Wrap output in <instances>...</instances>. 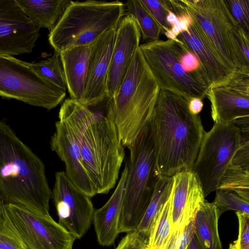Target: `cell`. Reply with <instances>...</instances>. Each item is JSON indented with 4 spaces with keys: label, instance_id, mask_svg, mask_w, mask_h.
Returning <instances> with one entry per match:
<instances>
[{
    "label": "cell",
    "instance_id": "2",
    "mask_svg": "<svg viewBox=\"0 0 249 249\" xmlns=\"http://www.w3.org/2000/svg\"><path fill=\"white\" fill-rule=\"evenodd\" d=\"M151 122L159 176L192 170L206 131L200 117L190 112L188 101L160 90Z\"/></svg>",
    "mask_w": 249,
    "mask_h": 249
},
{
    "label": "cell",
    "instance_id": "42",
    "mask_svg": "<svg viewBox=\"0 0 249 249\" xmlns=\"http://www.w3.org/2000/svg\"><path fill=\"white\" fill-rule=\"evenodd\" d=\"M169 241H170V239H169V241L160 249H168V247H169Z\"/></svg>",
    "mask_w": 249,
    "mask_h": 249
},
{
    "label": "cell",
    "instance_id": "38",
    "mask_svg": "<svg viewBox=\"0 0 249 249\" xmlns=\"http://www.w3.org/2000/svg\"><path fill=\"white\" fill-rule=\"evenodd\" d=\"M179 232L178 228H176L173 231L169 241V245L168 249H178V239Z\"/></svg>",
    "mask_w": 249,
    "mask_h": 249
},
{
    "label": "cell",
    "instance_id": "33",
    "mask_svg": "<svg viewBox=\"0 0 249 249\" xmlns=\"http://www.w3.org/2000/svg\"><path fill=\"white\" fill-rule=\"evenodd\" d=\"M219 85L230 88L249 97V74L234 71L224 82Z\"/></svg>",
    "mask_w": 249,
    "mask_h": 249
},
{
    "label": "cell",
    "instance_id": "27",
    "mask_svg": "<svg viewBox=\"0 0 249 249\" xmlns=\"http://www.w3.org/2000/svg\"><path fill=\"white\" fill-rule=\"evenodd\" d=\"M0 249H28L0 201Z\"/></svg>",
    "mask_w": 249,
    "mask_h": 249
},
{
    "label": "cell",
    "instance_id": "28",
    "mask_svg": "<svg viewBox=\"0 0 249 249\" xmlns=\"http://www.w3.org/2000/svg\"><path fill=\"white\" fill-rule=\"evenodd\" d=\"M213 202L222 214L228 211H234L249 215V201L233 191L217 190Z\"/></svg>",
    "mask_w": 249,
    "mask_h": 249
},
{
    "label": "cell",
    "instance_id": "20",
    "mask_svg": "<svg viewBox=\"0 0 249 249\" xmlns=\"http://www.w3.org/2000/svg\"><path fill=\"white\" fill-rule=\"evenodd\" d=\"M93 43L70 48L60 53L70 98L80 103L85 90Z\"/></svg>",
    "mask_w": 249,
    "mask_h": 249
},
{
    "label": "cell",
    "instance_id": "15",
    "mask_svg": "<svg viewBox=\"0 0 249 249\" xmlns=\"http://www.w3.org/2000/svg\"><path fill=\"white\" fill-rule=\"evenodd\" d=\"M117 28L105 32L94 43L89 65L88 74L81 102L84 106H98L107 97V84Z\"/></svg>",
    "mask_w": 249,
    "mask_h": 249
},
{
    "label": "cell",
    "instance_id": "9",
    "mask_svg": "<svg viewBox=\"0 0 249 249\" xmlns=\"http://www.w3.org/2000/svg\"><path fill=\"white\" fill-rule=\"evenodd\" d=\"M241 143L240 130L233 124L214 123L205 132L192 169L205 198L218 189Z\"/></svg>",
    "mask_w": 249,
    "mask_h": 249
},
{
    "label": "cell",
    "instance_id": "39",
    "mask_svg": "<svg viewBox=\"0 0 249 249\" xmlns=\"http://www.w3.org/2000/svg\"><path fill=\"white\" fill-rule=\"evenodd\" d=\"M186 249H205L194 233Z\"/></svg>",
    "mask_w": 249,
    "mask_h": 249
},
{
    "label": "cell",
    "instance_id": "21",
    "mask_svg": "<svg viewBox=\"0 0 249 249\" xmlns=\"http://www.w3.org/2000/svg\"><path fill=\"white\" fill-rule=\"evenodd\" d=\"M27 17L39 28L52 31L71 0H14Z\"/></svg>",
    "mask_w": 249,
    "mask_h": 249
},
{
    "label": "cell",
    "instance_id": "16",
    "mask_svg": "<svg viewBox=\"0 0 249 249\" xmlns=\"http://www.w3.org/2000/svg\"><path fill=\"white\" fill-rule=\"evenodd\" d=\"M141 37L134 17L129 13L125 14L117 28L107 80L108 98H112L118 92L134 54L140 46Z\"/></svg>",
    "mask_w": 249,
    "mask_h": 249
},
{
    "label": "cell",
    "instance_id": "23",
    "mask_svg": "<svg viewBox=\"0 0 249 249\" xmlns=\"http://www.w3.org/2000/svg\"><path fill=\"white\" fill-rule=\"evenodd\" d=\"M173 183V176H161L156 183L150 203L136 230L148 238L158 214L170 196Z\"/></svg>",
    "mask_w": 249,
    "mask_h": 249
},
{
    "label": "cell",
    "instance_id": "41",
    "mask_svg": "<svg viewBox=\"0 0 249 249\" xmlns=\"http://www.w3.org/2000/svg\"><path fill=\"white\" fill-rule=\"evenodd\" d=\"M239 196L249 201V189L239 188L233 190Z\"/></svg>",
    "mask_w": 249,
    "mask_h": 249
},
{
    "label": "cell",
    "instance_id": "19",
    "mask_svg": "<svg viewBox=\"0 0 249 249\" xmlns=\"http://www.w3.org/2000/svg\"><path fill=\"white\" fill-rule=\"evenodd\" d=\"M207 97L211 102L214 123L230 124L249 116V97L230 88L222 85L211 87Z\"/></svg>",
    "mask_w": 249,
    "mask_h": 249
},
{
    "label": "cell",
    "instance_id": "4",
    "mask_svg": "<svg viewBox=\"0 0 249 249\" xmlns=\"http://www.w3.org/2000/svg\"><path fill=\"white\" fill-rule=\"evenodd\" d=\"M139 47L109 106L120 141L128 147L151 120L160 92Z\"/></svg>",
    "mask_w": 249,
    "mask_h": 249
},
{
    "label": "cell",
    "instance_id": "36",
    "mask_svg": "<svg viewBox=\"0 0 249 249\" xmlns=\"http://www.w3.org/2000/svg\"><path fill=\"white\" fill-rule=\"evenodd\" d=\"M238 221V237L230 244L229 249H249V231L242 221Z\"/></svg>",
    "mask_w": 249,
    "mask_h": 249
},
{
    "label": "cell",
    "instance_id": "18",
    "mask_svg": "<svg viewBox=\"0 0 249 249\" xmlns=\"http://www.w3.org/2000/svg\"><path fill=\"white\" fill-rule=\"evenodd\" d=\"M127 170L125 162L119 182L111 197L103 206L94 211L92 222L97 241L101 246H111L120 233V220Z\"/></svg>",
    "mask_w": 249,
    "mask_h": 249
},
{
    "label": "cell",
    "instance_id": "34",
    "mask_svg": "<svg viewBox=\"0 0 249 249\" xmlns=\"http://www.w3.org/2000/svg\"><path fill=\"white\" fill-rule=\"evenodd\" d=\"M148 238L137 231L129 232L115 249H144L148 246Z\"/></svg>",
    "mask_w": 249,
    "mask_h": 249
},
{
    "label": "cell",
    "instance_id": "6",
    "mask_svg": "<svg viewBox=\"0 0 249 249\" xmlns=\"http://www.w3.org/2000/svg\"><path fill=\"white\" fill-rule=\"evenodd\" d=\"M124 15V4L119 0L71 1L49 33V43L59 53L70 48L92 44L105 32L117 27Z\"/></svg>",
    "mask_w": 249,
    "mask_h": 249
},
{
    "label": "cell",
    "instance_id": "14",
    "mask_svg": "<svg viewBox=\"0 0 249 249\" xmlns=\"http://www.w3.org/2000/svg\"><path fill=\"white\" fill-rule=\"evenodd\" d=\"M51 147L64 162L65 173L73 184L90 197L97 194L83 162L78 139L64 120L55 123Z\"/></svg>",
    "mask_w": 249,
    "mask_h": 249
},
{
    "label": "cell",
    "instance_id": "22",
    "mask_svg": "<svg viewBox=\"0 0 249 249\" xmlns=\"http://www.w3.org/2000/svg\"><path fill=\"white\" fill-rule=\"evenodd\" d=\"M222 214L216 205L203 200L197 208L194 232L205 249H223L218 231V220Z\"/></svg>",
    "mask_w": 249,
    "mask_h": 249
},
{
    "label": "cell",
    "instance_id": "37",
    "mask_svg": "<svg viewBox=\"0 0 249 249\" xmlns=\"http://www.w3.org/2000/svg\"><path fill=\"white\" fill-rule=\"evenodd\" d=\"M203 100L198 98H193L188 101V107L191 113L198 115L203 107Z\"/></svg>",
    "mask_w": 249,
    "mask_h": 249
},
{
    "label": "cell",
    "instance_id": "7",
    "mask_svg": "<svg viewBox=\"0 0 249 249\" xmlns=\"http://www.w3.org/2000/svg\"><path fill=\"white\" fill-rule=\"evenodd\" d=\"M160 90L181 96L189 101L207 97L209 87L183 69L181 58L185 46L178 39L146 42L140 46Z\"/></svg>",
    "mask_w": 249,
    "mask_h": 249
},
{
    "label": "cell",
    "instance_id": "26",
    "mask_svg": "<svg viewBox=\"0 0 249 249\" xmlns=\"http://www.w3.org/2000/svg\"><path fill=\"white\" fill-rule=\"evenodd\" d=\"M30 64L43 77L58 88L66 90V78L59 53L54 51L51 57Z\"/></svg>",
    "mask_w": 249,
    "mask_h": 249
},
{
    "label": "cell",
    "instance_id": "1",
    "mask_svg": "<svg viewBox=\"0 0 249 249\" xmlns=\"http://www.w3.org/2000/svg\"><path fill=\"white\" fill-rule=\"evenodd\" d=\"M71 98L66 99L59 119L66 121L75 133L83 162L97 194H107L115 185L125 152L109 107L108 100L102 111Z\"/></svg>",
    "mask_w": 249,
    "mask_h": 249
},
{
    "label": "cell",
    "instance_id": "40",
    "mask_svg": "<svg viewBox=\"0 0 249 249\" xmlns=\"http://www.w3.org/2000/svg\"><path fill=\"white\" fill-rule=\"evenodd\" d=\"M238 220L242 221L249 231V215L240 212H235Z\"/></svg>",
    "mask_w": 249,
    "mask_h": 249
},
{
    "label": "cell",
    "instance_id": "12",
    "mask_svg": "<svg viewBox=\"0 0 249 249\" xmlns=\"http://www.w3.org/2000/svg\"><path fill=\"white\" fill-rule=\"evenodd\" d=\"M52 198L58 223L76 239H81L89 229L94 212L91 197L77 188L64 171L57 172Z\"/></svg>",
    "mask_w": 249,
    "mask_h": 249
},
{
    "label": "cell",
    "instance_id": "8",
    "mask_svg": "<svg viewBox=\"0 0 249 249\" xmlns=\"http://www.w3.org/2000/svg\"><path fill=\"white\" fill-rule=\"evenodd\" d=\"M66 90L43 77L30 64L14 56H0V95L51 110L63 100Z\"/></svg>",
    "mask_w": 249,
    "mask_h": 249
},
{
    "label": "cell",
    "instance_id": "24",
    "mask_svg": "<svg viewBox=\"0 0 249 249\" xmlns=\"http://www.w3.org/2000/svg\"><path fill=\"white\" fill-rule=\"evenodd\" d=\"M171 194L158 214L152 226L148 240L149 249L161 248L169 241L175 229L171 215Z\"/></svg>",
    "mask_w": 249,
    "mask_h": 249
},
{
    "label": "cell",
    "instance_id": "17",
    "mask_svg": "<svg viewBox=\"0 0 249 249\" xmlns=\"http://www.w3.org/2000/svg\"><path fill=\"white\" fill-rule=\"evenodd\" d=\"M177 39L196 55L210 88L221 85L234 72L222 59L192 18L188 30L180 33Z\"/></svg>",
    "mask_w": 249,
    "mask_h": 249
},
{
    "label": "cell",
    "instance_id": "25",
    "mask_svg": "<svg viewBox=\"0 0 249 249\" xmlns=\"http://www.w3.org/2000/svg\"><path fill=\"white\" fill-rule=\"evenodd\" d=\"M128 13L135 18L140 28L142 37L147 42L157 40L162 32L161 28L142 0H130L125 4Z\"/></svg>",
    "mask_w": 249,
    "mask_h": 249
},
{
    "label": "cell",
    "instance_id": "5",
    "mask_svg": "<svg viewBox=\"0 0 249 249\" xmlns=\"http://www.w3.org/2000/svg\"><path fill=\"white\" fill-rule=\"evenodd\" d=\"M129 156L119 231H136L160 177L151 121L128 147Z\"/></svg>",
    "mask_w": 249,
    "mask_h": 249
},
{
    "label": "cell",
    "instance_id": "29",
    "mask_svg": "<svg viewBox=\"0 0 249 249\" xmlns=\"http://www.w3.org/2000/svg\"><path fill=\"white\" fill-rule=\"evenodd\" d=\"M233 45L238 65L236 71L249 74V39L238 26L233 32Z\"/></svg>",
    "mask_w": 249,
    "mask_h": 249
},
{
    "label": "cell",
    "instance_id": "11",
    "mask_svg": "<svg viewBox=\"0 0 249 249\" xmlns=\"http://www.w3.org/2000/svg\"><path fill=\"white\" fill-rule=\"evenodd\" d=\"M4 204L28 249H72L76 239L50 214L19 205Z\"/></svg>",
    "mask_w": 249,
    "mask_h": 249
},
{
    "label": "cell",
    "instance_id": "43",
    "mask_svg": "<svg viewBox=\"0 0 249 249\" xmlns=\"http://www.w3.org/2000/svg\"><path fill=\"white\" fill-rule=\"evenodd\" d=\"M241 169H242L247 173H249V163L245 167Z\"/></svg>",
    "mask_w": 249,
    "mask_h": 249
},
{
    "label": "cell",
    "instance_id": "30",
    "mask_svg": "<svg viewBox=\"0 0 249 249\" xmlns=\"http://www.w3.org/2000/svg\"><path fill=\"white\" fill-rule=\"evenodd\" d=\"M238 27L249 39V0H225Z\"/></svg>",
    "mask_w": 249,
    "mask_h": 249
},
{
    "label": "cell",
    "instance_id": "32",
    "mask_svg": "<svg viewBox=\"0 0 249 249\" xmlns=\"http://www.w3.org/2000/svg\"><path fill=\"white\" fill-rule=\"evenodd\" d=\"M142 1L161 28L162 33L164 35L169 33L171 27L167 21V16L169 11L168 0Z\"/></svg>",
    "mask_w": 249,
    "mask_h": 249
},
{
    "label": "cell",
    "instance_id": "10",
    "mask_svg": "<svg viewBox=\"0 0 249 249\" xmlns=\"http://www.w3.org/2000/svg\"><path fill=\"white\" fill-rule=\"evenodd\" d=\"M187 12L226 64L238 70L233 45L237 26L225 0H181Z\"/></svg>",
    "mask_w": 249,
    "mask_h": 249
},
{
    "label": "cell",
    "instance_id": "35",
    "mask_svg": "<svg viewBox=\"0 0 249 249\" xmlns=\"http://www.w3.org/2000/svg\"><path fill=\"white\" fill-rule=\"evenodd\" d=\"M241 145L231 162L233 166L243 168L249 163V136L241 137Z\"/></svg>",
    "mask_w": 249,
    "mask_h": 249
},
{
    "label": "cell",
    "instance_id": "3",
    "mask_svg": "<svg viewBox=\"0 0 249 249\" xmlns=\"http://www.w3.org/2000/svg\"><path fill=\"white\" fill-rule=\"evenodd\" d=\"M52 197L42 161L0 121V201L49 215Z\"/></svg>",
    "mask_w": 249,
    "mask_h": 249
},
{
    "label": "cell",
    "instance_id": "13",
    "mask_svg": "<svg viewBox=\"0 0 249 249\" xmlns=\"http://www.w3.org/2000/svg\"><path fill=\"white\" fill-rule=\"evenodd\" d=\"M39 30L14 0H0V56L31 53Z\"/></svg>",
    "mask_w": 249,
    "mask_h": 249
},
{
    "label": "cell",
    "instance_id": "31",
    "mask_svg": "<svg viewBox=\"0 0 249 249\" xmlns=\"http://www.w3.org/2000/svg\"><path fill=\"white\" fill-rule=\"evenodd\" d=\"M249 189V173L231 164L227 170L218 189Z\"/></svg>",
    "mask_w": 249,
    "mask_h": 249
}]
</instances>
